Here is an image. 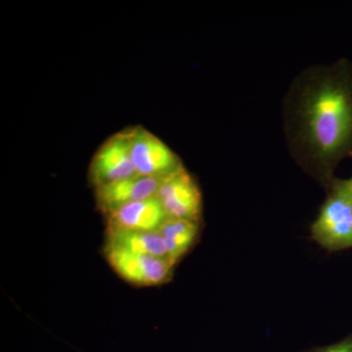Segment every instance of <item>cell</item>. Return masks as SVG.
Returning a JSON list of instances; mask_svg holds the SVG:
<instances>
[{"label": "cell", "instance_id": "cell-2", "mask_svg": "<svg viewBox=\"0 0 352 352\" xmlns=\"http://www.w3.org/2000/svg\"><path fill=\"white\" fill-rule=\"evenodd\" d=\"M311 226L312 239L329 252L352 248V175L335 177Z\"/></svg>", "mask_w": 352, "mask_h": 352}, {"label": "cell", "instance_id": "cell-9", "mask_svg": "<svg viewBox=\"0 0 352 352\" xmlns=\"http://www.w3.org/2000/svg\"><path fill=\"white\" fill-rule=\"evenodd\" d=\"M105 247L170 261L166 243L159 231L144 232L107 227Z\"/></svg>", "mask_w": 352, "mask_h": 352}, {"label": "cell", "instance_id": "cell-6", "mask_svg": "<svg viewBox=\"0 0 352 352\" xmlns=\"http://www.w3.org/2000/svg\"><path fill=\"white\" fill-rule=\"evenodd\" d=\"M138 175L131 155L127 131L115 134L99 148L89 166V179L95 188Z\"/></svg>", "mask_w": 352, "mask_h": 352}, {"label": "cell", "instance_id": "cell-4", "mask_svg": "<svg viewBox=\"0 0 352 352\" xmlns=\"http://www.w3.org/2000/svg\"><path fill=\"white\" fill-rule=\"evenodd\" d=\"M105 256L122 279L136 286H160L170 281L175 264L168 259L105 247Z\"/></svg>", "mask_w": 352, "mask_h": 352}, {"label": "cell", "instance_id": "cell-11", "mask_svg": "<svg viewBox=\"0 0 352 352\" xmlns=\"http://www.w3.org/2000/svg\"><path fill=\"white\" fill-rule=\"evenodd\" d=\"M307 352H352V333L336 344L315 347Z\"/></svg>", "mask_w": 352, "mask_h": 352}, {"label": "cell", "instance_id": "cell-10", "mask_svg": "<svg viewBox=\"0 0 352 352\" xmlns=\"http://www.w3.org/2000/svg\"><path fill=\"white\" fill-rule=\"evenodd\" d=\"M200 222L168 219L159 232L163 236L171 263H177L193 247L200 234Z\"/></svg>", "mask_w": 352, "mask_h": 352}, {"label": "cell", "instance_id": "cell-3", "mask_svg": "<svg viewBox=\"0 0 352 352\" xmlns=\"http://www.w3.org/2000/svg\"><path fill=\"white\" fill-rule=\"evenodd\" d=\"M132 163L138 175L166 177L182 168L180 157L144 127L126 129Z\"/></svg>", "mask_w": 352, "mask_h": 352}, {"label": "cell", "instance_id": "cell-1", "mask_svg": "<svg viewBox=\"0 0 352 352\" xmlns=\"http://www.w3.org/2000/svg\"><path fill=\"white\" fill-rule=\"evenodd\" d=\"M285 138L289 155L324 189L344 160L352 157V62L303 69L283 102Z\"/></svg>", "mask_w": 352, "mask_h": 352}, {"label": "cell", "instance_id": "cell-5", "mask_svg": "<svg viewBox=\"0 0 352 352\" xmlns=\"http://www.w3.org/2000/svg\"><path fill=\"white\" fill-rule=\"evenodd\" d=\"M157 198L170 219L201 221V190L184 166L164 177Z\"/></svg>", "mask_w": 352, "mask_h": 352}, {"label": "cell", "instance_id": "cell-7", "mask_svg": "<svg viewBox=\"0 0 352 352\" xmlns=\"http://www.w3.org/2000/svg\"><path fill=\"white\" fill-rule=\"evenodd\" d=\"M164 177L135 175L95 188L97 206L106 215L118 208L157 197Z\"/></svg>", "mask_w": 352, "mask_h": 352}, {"label": "cell", "instance_id": "cell-8", "mask_svg": "<svg viewBox=\"0 0 352 352\" xmlns=\"http://www.w3.org/2000/svg\"><path fill=\"white\" fill-rule=\"evenodd\" d=\"M106 217L108 227L144 232L159 231L170 219L157 197L129 204Z\"/></svg>", "mask_w": 352, "mask_h": 352}]
</instances>
